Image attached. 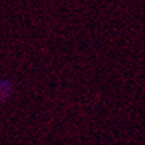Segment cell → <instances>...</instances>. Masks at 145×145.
<instances>
[{
	"label": "cell",
	"instance_id": "obj_1",
	"mask_svg": "<svg viewBox=\"0 0 145 145\" xmlns=\"http://www.w3.org/2000/svg\"><path fill=\"white\" fill-rule=\"evenodd\" d=\"M14 93V86L8 79H0V105L12 99Z\"/></svg>",
	"mask_w": 145,
	"mask_h": 145
}]
</instances>
